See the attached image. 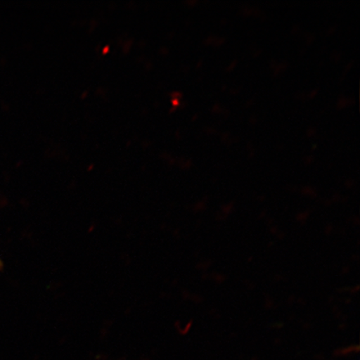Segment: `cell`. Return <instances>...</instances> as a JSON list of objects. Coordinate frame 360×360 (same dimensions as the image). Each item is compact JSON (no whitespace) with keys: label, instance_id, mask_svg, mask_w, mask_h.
Masks as SVG:
<instances>
[{"label":"cell","instance_id":"obj_1","mask_svg":"<svg viewBox=\"0 0 360 360\" xmlns=\"http://www.w3.org/2000/svg\"><path fill=\"white\" fill-rule=\"evenodd\" d=\"M2 267H3V264L1 262V260H0V269H2Z\"/></svg>","mask_w":360,"mask_h":360}]
</instances>
